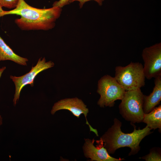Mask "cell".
Returning a JSON list of instances; mask_svg holds the SVG:
<instances>
[{
	"label": "cell",
	"mask_w": 161,
	"mask_h": 161,
	"mask_svg": "<svg viewBox=\"0 0 161 161\" xmlns=\"http://www.w3.org/2000/svg\"><path fill=\"white\" fill-rule=\"evenodd\" d=\"M71 0H59L54 2L52 7H58L62 8L64 6L69 4Z\"/></svg>",
	"instance_id": "cell-16"
},
{
	"label": "cell",
	"mask_w": 161,
	"mask_h": 161,
	"mask_svg": "<svg viewBox=\"0 0 161 161\" xmlns=\"http://www.w3.org/2000/svg\"><path fill=\"white\" fill-rule=\"evenodd\" d=\"M114 78L126 91L135 90L144 86L145 77L143 66L138 62H131L125 66H116Z\"/></svg>",
	"instance_id": "cell-4"
},
{
	"label": "cell",
	"mask_w": 161,
	"mask_h": 161,
	"mask_svg": "<svg viewBox=\"0 0 161 161\" xmlns=\"http://www.w3.org/2000/svg\"><path fill=\"white\" fill-rule=\"evenodd\" d=\"M6 69V67L5 66H3L0 68V78L1 77L3 72Z\"/></svg>",
	"instance_id": "cell-17"
},
{
	"label": "cell",
	"mask_w": 161,
	"mask_h": 161,
	"mask_svg": "<svg viewBox=\"0 0 161 161\" xmlns=\"http://www.w3.org/2000/svg\"><path fill=\"white\" fill-rule=\"evenodd\" d=\"M121 126L122 123L115 118L113 125L100 138L109 154H114L119 148L127 147L131 149L129 155H134L140 150L139 144L141 140L153 132L146 126L142 129L137 130L134 127L132 132L125 133L121 130Z\"/></svg>",
	"instance_id": "cell-2"
},
{
	"label": "cell",
	"mask_w": 161,
	"mask_h": 161,
	"mask_svg": "<svg viewBox=\"0 0 161 161\" xmlns=\"http://www.w3.org/2000/svg\"><path fill=\"white\" fill-rule=\"evenodd\" d=\"M2 119L1 115H0V126L2 124Z\"/></svg>",
	"instance_id": "cell-19"
},
{
	"label": "cell",
	"mask_w": 161,
	"mask_h": 161,
	"mask_svg": "<svg viewBox=\"0 0 161 161\" xmlns=\"http://www.w3.org/2000/svg\"><path fill=\"white\" fill-rule=\"evenodd\" d=\"M143 97L140 89L126 91L119 106L122 117L133 123L142 122L145 114Z\"/></svg>",
	"instance_id": "cell-3"
},
{
	"label": "cell",
	"mask_w": 161,
	"mask_h": 161,
	"mask_svg": "<svg viewBox=\"0 0 161 161\" xmlns=\"http://www.w3.org/2000/svg\"><path fill=\"white\" fill-rule=\"evenodd\" d=\"M10 60L23 66H27L28 59L16 54L0 36V61Z\"/></svg>",
	"instance_id": "cell-11"
},
{
	"label": "cell",
	"mask_w": 161,
	"mask_h": 161,
	"mask_svg": "<svg viewBox=\"0 0 161 161\" xmlns=\"http://www.w3.org/2000/svg\"><path fill=\"white\" fill-rule=\"evenodd\" d=\"M19 0H0V4L2 7L9 9L15 8Z\"/></svg>",
	"instance_id": "cell-14"
},
{
	"label": "cell",
	"mask_w": 161,
	"mask_h": 161,
	"mask_svg": "<svg viewBox=\"0 0 161 161\" xmlns=\"http://www.w3.org/2000/svg\"><path fill=\"white\" fill-rule=\"evenodd\" d=\"M2 7L0 4V17H1V15L4 12V11L2 9Z\"/></svg>",
	"instance_id": "cell-18"
},
{
	"label": "cell",
	"mask_w": 161,
	"mask_h": 161,
	"mask_svg": "<svg viewBox=\"0 0 161 161\" xmlns=\"http://www.w3.org/2000/svg\"><path fill=\"white\" fill-rule=\"evenodd\" d=\"M126 91L114 78L106 75L98 81L97 92L100 95L97 104L100 107H113L117 100H121Z\"/></svg>",
	"instance_id": "cell-5"
},
{
	"label": "cell",
	"mask_w": 161,
	"mask_h": 161,
	"mask_svg": "<svg viewBox=\"0 0 161 161\" xmlns=\"http://www.w3.org/2000/svg\"><path fill=\"white\" fill-rule=\"evenodd\" d=\"M54 63L49 61H46L45 58H40L34 66H32L31 70L27 73L21 76L16 77L10 75V78L15 85V93L13 99L14 106H16L19 98L21 91L24 86L30 84L34 86V81L36 76L40 72L53 67Z\"/></svg>",
	"instance_id": "cell-6"
},
{
	"label": "cell",
	"mask_w": 161,
	"mask_h": 161,
	"mask_svg": "<svg viewBox=\"0 0 161 161\" xmlns=\"http://www.w3.org/2000/svg\"><path fill=\"white\" fill-rule=\"evenodd\" d=\"M146 161H160L161 156L160 154L154 151H151L148 154L140 158Z\"/></svg>",
	"instance_id": "cell-13"
},
{
	"label": "cell",
	"mask_w": 161,
	"mask_h": 161,
	"mask_svg": "<svg viewBox=\"0 0 161 161\" xmlns=\"http://www.w3.org/2000/svg\"><path fill=\"white\" fill-rule=\"evenodd\" d=\"M91 0H94L98 4L99 6H101L102 5L103 2L105 0H71L69 2V3L76 1H78L79 2L80 8H81L85 2Z\"/></svg>",
	"instance_id": "cell-15"
},
{
	"label": "cell",
	"mask_w": 161,
	"mask_h": 161,
	"mask_svg": "<svg viewBox=\"0 0 161 161\" xmlns=\"http://www.w3.org/2000/svg\"><path fill=\"white\" fill-rule=\"evenodd\" d=\"M152 129H159L161 131V105L156 107L148 113H145L142 121Z\"/></svg>",
	"instance_id": "cell-12"
},
{
	"label": "cell",
	"mask_w": 161,
	"mask_h": 161,
	"mask_svg": "<svg viewBox=\"0 0 161 161\" xmlns=\"http://www.w3.org/2000/svg\"><path fill=\"white\" fill-rule=\"evenodd\" d=\"M62 8L52 7L39 9L28 4L24 0H19L16 7L10 11H4L1 17L9 14L19 15L15 22L21 30H47L55 26L56 20L60 17Z\"/></svg>",
	"instance_id": "cell-1"
},
{
	"label": "cell",
	"mask_w": 161,
	"mask_h": 161,
	"mask_svg": "<svg viewBox=\"0 0 161 161\" xmlns=\"http://www.w3.org/2000/svg\"><path fill=\"white\" fill-rule=\"evenodd\" d=\"M142 56L145 78L150 80L161 75V43L145 48Z\"/></svg>",
	"instance_id": "cell-7"
},
{
	"label": "cell",
	"mask_w": 161,
	"mask_h": 161,
	"mask_svg": "<svg viewBox=\"0 0 161 161\" xmlns=\"http://www.w3.org/2000/svg\"><path fill=\"white\" fill-rule=\"evenodd\" d=\"M154 78V86L152 92L148 96L144 95L143 109L144 113L150 112L161 100V75Z\"/></svg>",
	"instance_id": "cell-10"
},
{
	"label": "cell",
	"mask_w": 161,
	"mask_h": 161,
	"mask_svg": "<svg viewBox=\"0 0 161 161\" xmlns=\"http://www.w3.org/2000/svg\"><path fill=\"white\" fill-rule=\"evenodd\" d=\"M62 109L69 110L78 118L83 114L86 119V124L89 126L90 131L94 132L97 136H98L97 130L93 128L88 123L86 117L89 109L81 100L76 97L60 100L54 104L51 113L53 115L57 111Z\"/></svg>",
	"instance_id": "cell-8"
},
{
	"label": "cell",
	"mask_w": 161,
	"mask_h": 161,
	"mask_svg": "<svg viewBox=\"0 0 161 161\" xmlns=\"http://www.w3.org/2000/svg\"><path fill=\"white\" fill-rule=\"evenodd\" d=\"M95 140L86 139L83 149L85 157L90 158V161H120L123 158H116L110 156L106 149L104 147L102 140H96L97 145L96 147L94 145Z\"/></svg>",
	"instance_id": "cell-9"
}]
</instances>
